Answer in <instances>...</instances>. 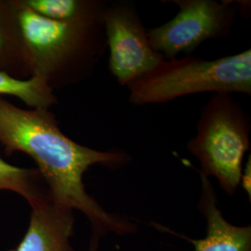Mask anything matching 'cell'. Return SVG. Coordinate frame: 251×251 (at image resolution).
Returning <instances> with one entry per match:
<instances>
[{
    "label": "cell",
    "instance_id": "obj_1",
    "mask_svg": "<svg viewBox=\"0 0 251 251\" xmlns=\"http://www.w3.org/2000/svg\"><path fill=\"white\" fill-rule=\"evenodd\" d=\"M0 144L6 154L22 152L37 166L50 197L59 206L79 210L88 218L92 236L90 251H97L109 233H133L135 226L123 216L109 213L90 196L83 177L93 165L120 169L131 157L114 149L99 151L77 144L64 134L50 109H22L0 97Z\"/></svg>",
    "mask_w": 251,
    "mask_h": 251
},
{
    "label": "cell",
    "instance_id": "obj_10",
    "mask_svg": "<svg viewBox=\"0 0 251 251\" xmlns=\"http://www.w3.org/2000/svg\"><path fill=\"white\" fill-rule=\"evenodd\" d=\"M37 14L57 22H74L103 14L107 1L102 0H23Z\"/></svg>",
    "mask_w": 251,
    "mask_h": 251
},
{
    "label": "cell",
    "instance_id": "obj_13",
    "mask_svg": "<svg viewBox=\"0 0 251 251\" xmlns=\"http://www.w3.org/2000/svg\"><path fill=\"white\" fill-rule=\"evenodd\" d=\"M251 156H249V161L247 164V168L245 170V173L242 174L241 181L243 182V186L247 193H249V196L251 198Z\"/></svg>",
    "mask_w": 251,
    "mask_h": 251
},
{
    "label": "cell",
    "instance_id": "obj_8",
    "mask_svg": "<svg viewBox=\"0 0 251 251\" xmlns=\"http://www.w3.org/2000/svg\"><path fill=\"white\" fill-rule=\"evenodd\" d=\"M201 195L198 208L206 219V235L203 239L186 238L195 251H251V226L228 223L218 207L215 191L209 178L200 173Z\"/></svg>",
    "mask_w": 251,
    "mask_h": 251
},
{
    "label": "cell",
    "instance_id": "obj_5",
    "mask_svg": "<svg viewBox=\"0 0 251 251\" xmlns=\"http://www.w3.org/2000/svg\"><path fill=\"white\" fill-rule=\"evenodd\" d=\"M179 7V12L170 22L148 30V39L153 50L165 60L179 53L194 52L211 38L231 33L237 12L233 2L214 0H170Z\"/></svg>",
    "mask_w": 251,
    "mask_h": 251
},
{
    "label": "cell",
    "instance_id": "obj_3",
    "mask_svg": "<svg viewBox=\"0 0 251 251\" xmlns=\"http://www.w3.org/2000/svg\"><path fill=\"white\" fill-rule=\"evenodd\" d=\"M135 105L159 104L199 93L251 94V50L212 61L185 56L164 60L127 86Z\"/></svg>",
    "mask_w": 251,
    "mask_h": 251
},
{
    "label": "cell",
    "instance_id": "obj_2",
    "mask_svg": "<svg viewBox=\"0 0 251 251\" xmlns=\"http://www.w3.org/2000/svg\"><path fill=\"white\" fill-rule=\"evenodd\" d=\"M19 2V22L32 73L52 89L78 84L93 75L107 45L103 14L74 22L45 18ZM105 11V10H104Z\"/></svg>",
    "mask_w": 251,
    "mask_h": 251
},
{
    "label": "cell",
    "instance_id": "obj_9",
    "mask_svg": "<svg viewBox=\"0 0 251 251\" xmlns=\"http://www.w3.org/2000/svg\"><path fill=\"white\" fill-rule=\"evenodd\" d=\"M0 71L19 79L32 76L19 22L18 0H0Z\"/></svg>",
    "mask_w": 251,
    "mask_h": 251
},
{
    "label": "cell",
    "instance_id": "obj_4",
    "mask_svg": "<svg viewBox=\"0 0 251 251\" xmlns=\"http://www.w3.org/2000/svg\"><path fill=\"white\" fill-rule=\"evenodd\" d=\"M251 118L231 94L216 93L201 109L197 134L187 150L200 163V173L212 176L230 196L241 183L242 163L251 148Z\"/></svg>",
    "mask_w": 251,
    "mask_h": 251
},
{
    "label": "cell",
    "instance_id": "obj_6",
    "mask_svg": "<svg viewBox=\"0 0 251 251\" xmlns=\"http://www.w3.org/2000/svg\"><path fill=\"white\" fill-rule=\"evenodd\" d=\"M102 22L109 69L121 87H127L165 60L152 50L148 30L131 3H108Z\"/></svg>",
    "mask_w": 251,
    "mask_h": 251
},
{
    "label": "cell",
    "instance_id": "obj_11",
    "mask_svg": "<svg viewBox=\"0 0 251 251\" xmlns=\"http://www.w3.org/2000/svg\"><path fill=\"white\" fill-rule=\"evenodd\" d=\"M4 95L16 97L32 109H50L58 103L54 90L41 78L33 75L28 79H19L0 71V97Z\"/></svg>",
    "mask_w": 251,
    "mask_h": 251
},
{
    "label": "cell",
    "instance_id": "obj_12",
    "mask_svg": "<svg viewBox=\"0 0 251 251\" xmlns=\"http://www.w3.org/2000/svg\"><path fill=\"white\" fill-rule=\"evenodd\" d=\"M0 190L17 193L29 205L49 196V191L39 171L12 166L0 156Z\"/></svg>",
    "mask_w": 251,
    "mask_h": 251
},
{
    "label": "cell",
    "instance_id": "obj_7",
    "mask_svg": "<svg viewBox=\"0 0 251 251\" xmlns=\"http://www.w3.org/2000/svg\"><path fill=\"white\" fill-rule=\"evenodd\" d=\"M32 213L26 233L17 250L9 251H74L72 209L54 203L50 196L30 205Z\"/></svg>",
    "mask_w": 251,
    "mask_h": 251
}]
</instances>
